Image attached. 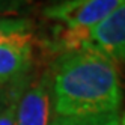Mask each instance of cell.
Segmentation results:
<instances>
[{
    "label": "cell",
    "mask_w": 125,
    "mask_h": 125,
    "mask_svg": "<svg viewBox=\"0 0 125 125\" xmlns=\"http://www.w3.org/2000/svg\"><path fill=\"white\" fill-rule=\"evenodd\" d=\"M50 77L59 118L119 113L124 94L118 63L104 53L92 47L69 50Z\"/></svg>",
    "instance_id": "1"
},
{
    "label": "cell",
    "mask_w": 125,
    "mask_h": 125,
    "mask_svg": "<svg viewBox=\"0 0 125 125\" xmlns=\"http://www.w3.org/2000/svg\"><path fill=\"white\" fill-rule=\"evenodd\" d=\"M125 0H60L44 9V15L66 27L69 50L82 48L84 33L110 15Z\"/></svg>",
    "instance_id": "2"
},
{
    "label": "cell",
    "mask_w": 125,
    "mask_h": 125,
    "mask_svg": "<svg viewBox=\"0 0 125 125\" xmlns=\"http://www.w3.org/2000/svg\"><path fill=\"white\" fill-rule=\"evenodd\" d=\"M82 47H92L125 65V3L84 33Z\"/></svg>",
    "instance_id": "3"
},
{
    "label": "cell",
    "mask_w": 125,
    "mask_h": 125,
    "mask_svg": "<svg viewBox=\"0 0 125 125\" xmlns=\"http://www.w3.org/2000/svg\"><path fill=\"white\" fill-rule=\"evenodd\" d=\"M15 118L17 125H53L56 115L50 74H44L24 91L17 101Z\"/></svg>",
    "instance_id": "4"
},
{
    "label": "cell",
    "mask_w": 125,
    "mask_h": 125,
    "mask_svg": "<svg viewBox=\"0 0 125 125\" xmlns=\"http://www.w3.org/2000/svg\"><path fill=\"white\" fill-rule=\"evenodd\" d=\"M32 63V44L18 42L0 47V82L5 83L27 71Z\"/></svg>",
    "instance_id": "5"
},
{
    "label": "cell",
    "mask_w": 125,
    "mask_h": 125,
    "mask_svg": "<svg viewBox=\"0 0 125 125\" xmlns=\"http://www.w3.org/2000/svg\"><path fill=\"white\" fill-rule=\"evenodd\" d=\"M33 24L24 17H0V47L6 44L30 42Z\"/></svg>",
    "instance_id": "6"
},
{
    "label": "cell",
    "mask_w": 125,
    "mask_h": 125,
    "mask_svg": "<svg viewBox=\"0 0 125 125\" xmlns=\"http://www.w3.org/2000/svg\"><path fill=\"white\" fill-rule=\"evenodd\" d=\"M119 113L92 115V116H69L59 118L56 116L53 125H118Z\"/></svg>",
    "instance_id": "7"
},
{
    "label": "cell",
    "mask_w": 125,
    "mask_h": 125,
    "mask_svg": "<svg viewBox=\"0 0 125 125\" xmlns=\"http://www.w3.org/2000/svg\"><path fill=\"white\" fill-rule=\"evenodd\" d=\"M29 0H0V17H18Z\"/></svg>",
    "instance_id": "8"
},
{
    "label": "cell",
    "mask_w": 125,
    "mask_h": 125,
    "mask_svg": "<svg viewBox=\"0 0 125 125\" xmlns=\"http://www.w3.org/2000/svg\"><path fill=\"white\" fill-rule=\"evenodd\" d=\"M15 109H17V100H14L5 109L0 110V125H17Z\"/></svg>",
    "instance_id": "9"
},
{
    "label": "cell",
    "mask_w": 125,
    "mask_h": 125,
    "mask_svg": "<svg viewBox=\"0 0 125 125\" xmlns=\"http://www.w3.org/2000/svg\"><path fill=\"white\" fill-rule=\"evenodd\" d=\"M118 125H125V112H124V115H122V116H119Z\"/></svg>",
    "instance_id": "10"
},
{
    "label": "cell",
    "mask_w": 125,
    "mask_h": 125,
    "mask_svg": "<svg viewBox=\"0 0 125 125\" xmlns=\"http://www.w3.org/2000/svg\"><path fill=\"white\" fill-rule=\"evenodd\" d=\"M0 110H2V105H0Z\"/></svg>",
    "instance_id": "11"
},
{
    "label": "cell",
    "mask_w": 125,
    "mask_h": 125,
    "mask_svg": "<svg viewBox=\"0 0 125 125\" xmlns=\"http://www.w3.org/2000/svg\"><path fill=\"white\" fill-rule=\"evenodd\" d=\"M0 84H2V82H0Z\"/></svg>",
    "instance_id": "12"
}]
</instances>
